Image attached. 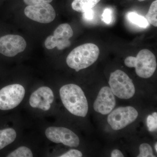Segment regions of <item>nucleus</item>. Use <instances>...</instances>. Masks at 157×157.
<instances>
[{"mask_svg": "<svg viewBox=\"0 0 157 157\" xmlns=\"http://www.w3.org/2000/svg\"><path fill=\"white\" fill-rule=\"evenodd\" d=\"M63 104L68 111L76 116L85 117L88 111V103L82 89L77 85L63 86L59 90Z\"/></svg>", "mask_w": 157, "mask_h": 157, "instance_id": "obj_1", "label": "nucleus"}, {"mask_svg": "<svg viewBox=\"0 0 157 157\" xmlns=\"http://www.w3.org/2000/svg\"><path fill=\"white\" fill-rule=\"evenodd\" d=\"M99 55L100 49L97 45L85 43L74 48L68 55L66 61L70 68L78 72L95 63Z\"/></svg>", "mask_w": 157, "mask_h": 157, "instance_id": "obj_2", "label": "nucleus"}, {"mask_svg": "<svg viewBox=\"0 0 157 157\" xmlns=\"http://www.w3.org/2000/svg\"><path fill=\"white\" fill-rule=\"evenodd\" d=\"M124 64L128 67L135 68L137 76L144 78L152 76L157 68L155 55L147 49L140 51L136 57H127L125 59Z\"/></svg>", "mask_w": 157, "mask_h": 157, "instance_id": "obj_3", "label": "nucleus"}, {"mask_svg": "<svg viewBox=\"0 0 157 157\" xmlns=\"http://www.w3.org/2000/svg\"><path fill=\"white\" fill-rule=\"evenodd\" d=\"M109 84L114 95L120 99H131L135 95V89L132 80L122 70H117L110 74Z\"/></svg>", "mask_w": 157, "mask_h": 157, "instance_id": "obj_4", "label": "nucleus"}, {"mask_svg": "<svg viewBox=\"0 0 157 157\" xmlns=\"http://www.w3.org/2000/svg\"><path fill=\"white\" fill-rule=\"evenodd\" d=\"M25 90L22 85H9L0 89V110L6 111L14 109L22 101Z\"/></svg>", "mask_w": 157, "mask_h": 157, "instance_id": "obj_5", "label": "nucleus"}, {"mask_svg": "<svg viewBox=\"0 0 157 157\" xmlns=\"http://www.w3.org/2000/svg\"><path fill=\"white\" fill-rule=\"evenodd\" d=\"M138 116V112L134 107H119L109 113L107 122L113 130L118 131L134 122Z\"/></svg>", "mask_w": 157, "mask_h": 157, "instance_id": "obj_6", "label": "nucleus"}, {"mask_svg": "<svg viewBox=\"0 0 157 157\" xmlns=\"http://www.w3.org/2000/svg\"><path fill=\"white\" fill-rule=\"evenodd\" d=\"M45 135L48 140L54 143H62L71 147H77L80 143L76 134L64 127H48L45 130Z\"/></svg>", "mask_w": 157, "mask_h": 157, "instance_id": "obj_7", "label": "nucleus"}, {"mask_svg": "<svg viewBox=\"0 0 157 157\" xmlns=\"http://www.w3.org/2000/svg\"><path fill=\"white\" fill-rule=\"evenodd\" d=\"M25 39L19 35H3L0 36V54L12 57L22 52L26 47Z\"/></svg>", "mask_w": 157, "mask_h": 157, "instance_id": "obj_8", "label": "nucleus"}, {"mask_svg": "<svg viewBox=\"0 0 157 157\" xmlns=\"http://www.w3.org/2000/svg\"><path fill=\"white\" fill-rule=\"evenodd\" d=\"M24 13L29 19L44 24L52 22L56 16L55 10L50 3L28 6L25 9Z\"/></svg>", "mask_w": 157, "mask_h": 157, "instance_id": "obj_9", "label": "nucleus"}, {"mask_svg": "<svg viewBox=\"0 0 157 157\" xmlns=\"http://www.w3.org/2000/svg\"><path fill=\"white\" fill-rule=\"evenodd\" d=\"M114 95L108 86L102 87L94 102V109L99 113L107 115L113 110L116 106Z\"/></svg>", "mask_w": 157, "mask_h": 157, "instance_id": "obj_10", "label": "nucleus"}, {"mask_svg": "<svg viewBox=\"0 0 157 157\" xmlns=\"http://www.w3.org/2000/svg\"><path fill=\"white\" fill-rule=\"evenodd\" d=\"M54 96L52 90L47 86H42L34 91L30 97V105L35 108L48 111L53 102Z\"/></svg>", "mask_w": 157, "mask_h": 157, "instance_id": "obj_11", "label": "nucleus"}, {"mask_svg": "<svg viewBox=\"0 0 157 157\" xmlns=\"http://www.w3.org/2000/svg\"><path fill=\"white\" fill-rule=\"evenodd\" d=\"M16 131L11 128L0 129V150L13 143L16 139Z\"/></svg>", "mask_w": 157, "mask_h": 157, "instance_id": "obj_12", "label": "nucleus"}, {"mask_svg": "<svg viewBox=\"0 0 157 157\" xmlns=\"http://www.w3.org/2000/svg\"><path fill=\"white\" fill-rule=\"evenodd\" d=\"M73 35V30L70 25L64 23L58 26L54 32L53 36L58 40L67 41L70 40Z\"/></svg>", "mask_w": 157, "mask_h": 157, "instance_id": "obj_13", "label": "nucleus"}, {"mask_svg": "<svg viewBox=\"0 0 157 157\" xmlns=\"http://www.w3.org/2000/svg\"><path fill=\"white\" fill-rule=\"evenodd\" d=\"M101 0H74L71 4L72 9L78 12L83 13L90 9H92Z\"/></svg>", "mask_w": 157, "mask_h": 157, "instance_id": "obj_14", "label": "nucleus"}, {"mask_svg": "<svg viewBox=\"0 0 157 157\" xmlns=\"http://www.w3.org/2000/svg\"><path fill=\"white\" fill-rule=\"evenodd\" d=\"M70 45L71 42L70 40L67 41L58 40L53 36H48L45 41V47L48 49L57 47L59 50H62L69 47Z\"/></svg>", "mask_w": 157, "mask_h": 157, "instance_id": "obj_15", "label": "nucleus"}, {"mask_svg": "<svg viewBox=\"0 0 157 157\" xmlns=\"http://www.w3.org/2000/svg\"><path fill=\"white\" fill-rule=\"evenodd\" d=\"M145 18L148 23L157 26V1H154L151 5L148 12L145 15Z\"/></svg>", "mask_w": 157, "mask_h": 157, "instance_id": "obj_16", "label": "nucleus"}, {"mask_svg": "<svg viewBox=\"0 0 157 157\" xmlns=\"http://www.w3.org/2000/svg\"><path fill=\"white\" fill-rule=\"evenodd\" d=\"M128 17L131 22L138 25L140 27L145 28L149 25L148 22L146 18L135 12H131L129 13L128 15Z\"/></svg>", "mask_w": 157, "mask_h": 157, "instance_id": "obj_17", "label": "nucleus"}, {"mask_svg": "<svg viewBox=\"0 0 157 157\" xmlns=\"http://www.w3.org/2000/svg\"><path fill=\"white\" fill-rule=\"evenodd\" d=\"M33 156L30 149L25 146L20 147L14 151L9 154L8 157H32Z\"/></svg>", "mask_w": 157, "mask_h": 157, "instance_id": "obj_18", "label": "nucleus"}, {"mask_svg": "<svg viewBox=\"0 0 157 157\" xmlns=\"http://www.w3.org/2000/svg\"><path fill=\"white\" fill-rule=\"evenodd\" d=\"M140 153L137 157H155L151 147L148 144L143 143L139 147Z\"/></svg>", "mask_w": 157, "mask_h": 157, "instance_id": "obj_19", "label": "nucleus"}, {"mask_svg": "<svg viewBox=\"0 0 157 157\" xmlns=\"http://www.w3.org/2000/svg\"><path fill=\"white\" fill-rule=\"evenodd\" d=\"M147 124L149 131L155 132L157 129V113L154 112L152 115H149L147 119Z\"/></svg>", "mask_w": 157, "mask_h": 157, "instance_id": "obj_20", "label": "nucleus"}, {"mask_svg": "<svg viewBox=\"0 0 157 157\" xmlns=\"http://www.w3.org/2000/svg\"><path fill=\"white\" fill-rule=\"evenodd\" d=\"M82 156V154L81 151L76 149H71L67 152L60 157H81Z\"/></svg>", "mask_w": 157, "mask_h": 157, "instance_id": "obj_21", "label": "nucleus"}, {"mask_svg": "<svg viewBox=\"0 0 157 157\" xmlns=\"http://www.w3.org/2000/svg\"><path fill=\"white\" fill-rule=\"evenodd\" d=\"M112 12L111 10L109 9H106L104 10L102 17H103V20L104 22L107 24H109L111 22L112 19Z\"/></svg>", "mask_w": 157, "mask_h": 157, "instance_id": "obj_22", "label": "nucleus"}, {"mask_svg": "<svg viewBox=\"0 0 157 157\" xmlns=\"http://www.w3.org/2000/svg\"><path fill=\"white\" fill-rule=\"evenodd\" d=\"M53 0H23L26 5L28 6H34L43 3H50Z\"/></svg>", "mask_w": 157, "mask_h": 157, "instance_id": "obj_23", "label": "nucleus"}, {"mask_svg": "<svg viewBox=\"0 0 157 157\" xmlns=\"http://www.w3.org/2000/svg\"><path fill=\"white\" fill-rule=\"evenodd\" d=\"M83 16L86 19L91 20L94 17V12L92 9H88L85 12H83Z\"/></svg>", "mask_w": 157, "mask_h": 157, "instance_id": "obj_24", "label": "nucleus"}, {"mask_svg": "<svg viewBox=\"0 0 157 157\" xmlns=\"http://www.w3.org/2000/svg\"><path fill=\"white\" fill-rule=\"evenodd\" d=\"M111 157H123L124 155L118 149L113 150L111 154Z\"/></svg>", "mask_w": 157, "mask_h": 157, "instance_id": "obj_25", "label": "nucleus"}, {"mask_svg": "<svg viewBox=\"0 0 157 157\" xmlns=\"http://www.w3.org/2000/svg\"><path fill=\"white\" fill-rule=\"evenodd\" d=\"M157 142L155 144V151H157Z\"/></svg>", "mask_w": 157, "mask_h": 157, "instance_id": "obj_26", "label": "nucleus"}, {"mask_svg": "<svg viewBox=\"0 0 157 157\" xmlns=\"http://www.w3.org/2000/svg\"><path fill=\"white\" fill-rule=\"evenodd\" d=\"M139 2H143V1H146V0H138Z\"/></svg>", "mask_w": 157, "mask_h": 157, "instance_id": "obj_27", "label": "nucleus"}]
</instances>
